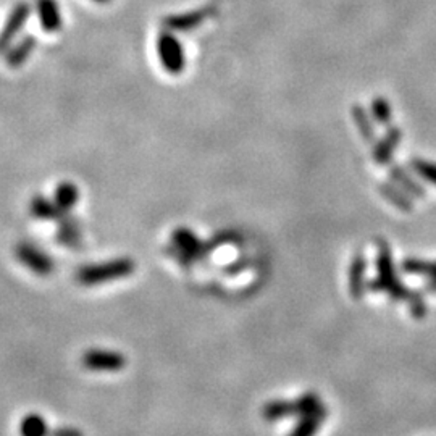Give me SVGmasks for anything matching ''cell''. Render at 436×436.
Returning <instances> with one entry per match:
<instances>
[{
    "label": "cell",
    "instance_id": "ac0fdd59",
    "mask_svg": "<svg viewBox=\"0 0 436 436\" xmlns=\"http://www.w3.org/2000/svg\"><path fill=\"white\" fill-rule=\"evenodd\" d=\"M36 46V41L33 37H25L15 49H8L5 52V58H7V65L10 68H18L28 60V57L33 54Z\"/></svg>",
    "mask_w": 436,
    "mask_h": 436
},
{
    "label": "cell",
    "instance_id": "5b68a950",
    "mask_svg": "<svg viewBox=\"0 0 436 436\" xmlns=\"http://www.w3.org/2000/svg\"><path fill=\"white\" fill-rule=\"evenodd\" d=\"M15 257L23 264L29 272L37 276H49L54 273L55 262L49 254L31 243H20L15 247Z\"/></svg>",
    "mask_w": 436,
    "mask_h": 436
},
{
    "label": "cell",
    "instance_id": "484cf974",
    "mask_svg": "<svg viewBox=\"0 0 436 436\" xmlns=\"http://www.w3.org/2000/svg\"><path fill=\"white\" fill-rule=\"evenodd\" d=\"M425 288H427V291L435 292V294H436V278L428 280V281H427V285H425Z\"/></svg>",
    "mask_w": 436,
    "mask_h": 436
},
{
    "label": "cell",
    "instance_id": "cb8c5ba5",
    "mask_svg": "<svg viewBox=\"0 0 436 436\" xmlns=\"http://www.w3.org/2000/svg\"><path fill=\"white\" fill-rule=\"evenodd\" d=\"M409 309L411 313L416 318H423L425 313H427V302L423 299V294L420 291H411V296H409Z\"/></svg>",
    "mask_w": 436,
    "mask_h": 436
},
{
    "label": "cell",
    "instance_id": "44dd1931",
    "mask_svg": "<svg viewBox=\"0 0 436 436\" xmlns=\"http://www.w3.org/2000/svg\"><path fill=\"white\" fill-rule=\"evenodd\" d=\"M49 432L47 422L37 414H29L23 418L20 425V433L25 436H42Z\"/></svg>",
    "mask_w": 436,
    "mask_h": 436
},
{
    "label": "cell",
    "instance_id": "52a82bcc",
    "mask_svg": "<svg viewBox=\"0 0 436 436\" xmlns=\"http://www.w3.org/2000/svg\"><path fill=\"white\" fill-rule=\"evenodd\" d=\"M81 364L93 372H118L126 367V357L116 350L89 349L83 354Z\"/></svg>",
    "mask_w": 436,
    "mask_h": 436
},
{
    "label": "cell",
    "instance_id": "ba28073f",
    "mask_svg": "<svg viewBox=\"0 0 436 436\" xmlns=\"http://www.w3.org/2000/svg\"><path fill=\"white\" fill-rule=\"evenodd\" d=\"M29 214L31 217H34L36 220L60 223L62 220H65L71 212L60 209L54 199H47L46 196L37 194L29 200Z\"/></svg>",
    "mask_w": 436,
    "mask_h": 436
},
{
    "label": "cell",
    "instance_id": "e0dca14e",
    "mask_svg": "<svg viewBox=\"0 0 436 436\" xmlns=\"http://www.w3.org/2000/svg\"><path fill=\"white\" fill-rule=\"evenodd\" d=\"M54 200L57 202V205L60 209L71 212L74 209V205L78 204L79 200V189L78 186L70 182H63L55 188L54 193Z\"/></svg>",
    "mask_w": 436,
    "mask_h": 436
},
{
    "label": "cell",
    "instance_id": "30bf717a",
    "mask_svg": "<svg viewBox=\"0 0 436 436\" xmlns=\"http://www.w3.org/2000/svg\"><path fill=\"white\" fill-rule=\"evenodd\" d=\"M58 230L55 231V241L67 249H79L83 246V233L81 223L73 214L68 215L65 220L57 223Z\"/></svg>",
    "mask_w": 436,
    "mask_h": 436
},
{
    "label": "cell",
    "instance_id": "277c9868",
    "mask_svg": "<svg viewBox=\"0 0 436 436\" xmlns=\"http://www.w3.org/2000/svg\"><path fill=\"white\" fill-rule=\"evenodd\" d=\"M323 406L320 401V396L315 393H306L297 397L296 401H270L262 407V417L268 422H275V420H281L292 416H304L307 412L317 411Z\"/></svg>",
    "mask_w": 436,
    "mask_h": 436
},
{
    "label": "cell",
    "instance_id": "7a4b0ae2",
    "mask_svg": "<svg viewBox=\"0 0 436 436\" xmlns=\"http://www.w3.org/2000/svg\"><path fill=\"white\" fill-rule=\"evenodd\" d=\"M367 288L374 292H388L393 301H407L411 291L397 278L391 249L385 239L376 241V276L372 278Z\"/></svg>",
    "mask_w": 436,
    "mask_h": 436
},
{
    "label": "cell",
    "instance_id": "6da1fadb",
    "mask_svg": "<svg viewBox=\"0 0 436 436\" xmlns=\"http://www.w3.org/2000/svg\"><path fill=\"white\" fill-rule=\"evenodd\" d=\"M233 239H236L235 233L225 231L218 233L210 241H200L193 230L182 226L172 233V247L168 249V252L182 265H191L205 259L214 249L233 241Z\"/></svg>",
    "mask_w": 436,
    "mask_h": 436
},
{
    "label": "cell",
    "instance_id": "d4e9b609",
    "mask_svg": "<svg viewBox=\"0 0 436 436\" xmlns=\"http://www.w3.org/2000/svg\"><path fill=\"white\" fill-rule=\"evenodd\" d=\"M55 435H57V436H63V435H79V432H76V430H71V428H63V430H57Z\"/></svg>",
    "mask_w": 436,
    "mask_h": 436
},
{
    "label": "cell",
    "instance_id": "7c38bea8",
    "mask_svg": "<svg viewBox=\"0 0 436 436\" xmlns=\"http://www.w3.org/2000/svg\"><path fill=\"white\" fill-rule=\"evenodd\" d=\"M402 139V132L400 128L391 126L390 130L386 131V135L381 137V139L376 142L374 149V161L379 165H388L391 162V157L395 151L400 146V142Z\"/></svg>",
    "mask_w": 436,
    "mask_h": 436
},
{
    "label": "cell",
    "instance_id": "7402d4cb",
    "mask_svg": "<svg viewBox=\"0 0 436 436\" xmlns=\"http://www.w3.org/2000/svg\"><path fill=\"white\" fill-rule=\"evenodd\" d=\"M411 168L418 175L420 178L425 179V182L436 186V163L435 162L423 161V158H412Z\"/></svg>",
    "mask_w": 436,
    "mask_h": 436
},
{
    "label": "cell",
    "instance_id": "4fadbf2b",
    "mask_svg": "<svg viewBox=\"0 0 436 436\" xmlns=\"http://www.w3.org/2000/svg\"><path fill=\"white\" fill-rule=\"evenodd\" d=\"M365 268L367 262L362 252H357L353 257L349 267V294L353 299H362L365 292Z\"/></svg>",
    "mask_w": 436,
    "mask_h": 436
},
{
    "label": "cell",
    "instance_id": "9a60e30c",
    "mask_svg": "<svg viewBox=\"0 0 436 436\" xmlns=\"http://www.w3.org/2000/svg\"><path fill=\"white\" fill-rule=\"evenodd\" d=\"M327 414L328 412H327L325 406L317 409V411L304 414V416L299 417V422H297V425L294 427V430L291 432V435L292 436H311V435H313L318 428H320L323 420L327 418Z\"/></svg>",
    "mask_w": 436,
    "mask_h": 436
},
{
    "label": "cell",
    "instance_id": "8992f818",
    "mask_svg": "<svg viewBox=\"0 0 436 436\" xmlns=\"http://www.w3.org/2000/svg\"><path fill=\"white\" fill-rule=\"evenodd\" d=\"M157 54L162 67L172 74H179L186 67V57L182 42L177 37L165 33L157 39Z\"/></svg>",
    "mask_w": 436,
    "mask_h": 436
},
{
    "label": "cell",
    "instance_id": "4316f807",
    "mask_svg": "<svg viewBox=\"0 0 436 436\" xmlns=\"http://www.w3.org/2000/svg\"><path fill=\"white\" fill-rule=\"evenodd\" d=\"M94 2H97V4H105V2H109V0H94Z\"/></svg>",
    "mask_w": 436,
    "mask_h": 436
},
{
    "label": "cell",
    "instance_id": "ffe728a7",
    "mask_svg": "<svg viewBox=\"0 0 436 436\" xmlns=\"http://www.w3.org/2000/svg\"><path fill=\"white\" fill-rule=\"evenodd\" d=\"M401 268L406 273L411 275H422L427 276V278H436V262H430V260H422V259H404L401 264Z\"/></svg>",
    "mask_w": 436,
    "mask_h": 436
},
{
    "label": "cell",
    "instance_id": "9c48e42d",
    "mask_svg": "<svg viewBox=\"0 0 436 436\" xmlns=\"http://www.w3.org/2000/svg\"><path fill=\"white\" fill-rule=\"evenodd\" d=\"M31 13V8L28 4H20L18 7L13 8V12L10 13V18L5 25V28L2 29V34H0V54L2 52H7L10 49V44H12L15 37L23 28L26 20H28Z\"/></svg>",
    "mask_w": 436,
    "mask_h": 436
},
{
    "label": "cell",
    "instance_id": "5bb4252c",
    "mask_svg": "<svg viewBox=\"0 0 436 436\" xmlns=\"http://www.w3.org/2000/svg\"><path fill=\"white\" fill-rule=\"evenodd\" d=\"M390 178L395 182L400 188H402L409 196H416V198H425V189L416 178L411 177V173L400 163H393L390 167Z\"/></svg>",
    "mask_w": 436,
    "mask_h": 436
},
{
    "label": "cell",
    "instance_id": "3957f363",
    "mask_svg": "<svg viewBox=\"0 0 436 436\" xmlns=\"http://www.w3.org/2000/svg\"><path fill=\"white\" fill-rule=\"evenodd\" d=\"M136 270L135 260L130 257L111 259L107 262L83 265L76 270L74 278L81 286H97L109 281L126 278Z\"/></svg>",
    "mask_w": 436,
    "mask_h": 436
},
{
    "label": "cell",
    "instance_id": "603a6c76",
    "mask_svg": "<svg viewBox=\"0 0 436 436\" xmlns=\"http://www.w3.org/2000/svg\"><path fill=\"white\" fill-rule=\"evenodd\" d=\"M372 116L376 123L386 125L391 121V107L385 97H375L372 102Z\"/></svg>",
    "mask_w": 436,
    "mask_h": 436
},
{
    "label": "cell",
    "instance_id": "8fae6325",
    "mask_svg": "<svg viewBox=\"0 0 436 436\" xmlns=\"http://www.w3.org/2000/svg\"><path fill=\"white\" fill-rule=\"evenodd\" d=\"M36 10L42 29L55 33L62 28V10L57 0H36Z\"/></svg>",
    "mask_w": 436,
    "mask_h": 436
},
{
    "label": "cell",
    "instance_id": "d6986e66",
    "mask_svg": "<svg viewBox=\"0 0 436 436\" xmlns=\"http://www.w3.org/2000/svg\"><path fill=\"white\" fill-rule=\"evenodd\" d=\"M350 111H353V120L355 121V125H357L359 132L362 135L364 141L369 142V144L370 142H374L376 139L375 128H374V123H372L369 114H367V110L362 107V105H354Z\"/></svg>",
    "mask_w": 436,
    "mask_h": 436
},
{
    "label": "cell",
    "instance_id": "2e32d148",
    "mask_svg": "<svg viewBox=\"0 0 436 436\" xmlns=\"http://www.w3.org/2000/svg\"><path fill=\"white\" fill-rule=\"evenodd\" d=\"M380 194L385 198L388 202H391L396 209H400L402 212H411L412 210V200L411 196H409L406 191L400 188L396 183H381L379 186Z\"/></svg>",
    "mask_w": 436,
    "mask_h": 436
}]
</instances>
